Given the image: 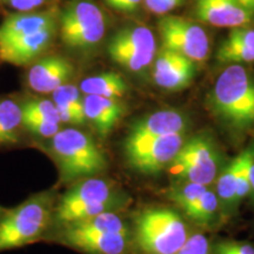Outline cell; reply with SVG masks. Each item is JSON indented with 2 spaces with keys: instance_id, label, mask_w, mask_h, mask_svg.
Returning <instances> with one entry per match:
<instances>
[{
  "instance_id": "cell-34",
  "label": "cell",
  "mask_w": 254,
  "mask_h": 254,
  "mask_svg": "<svg viewBox=\"0 0 254 254\" xmlns=\"http://www.w3.org/2000/svg\"><path fill=\"white\" fill-rule=\"evenodd\" d=\"M5 1L11 7L18 9V11L27 12L39 7L44 2H46L47 0H5Z\"/></svg>"
},
{
  "instance_id": "cell-25",
  "label": "cell",
  "mask_w": 254,
  "mask_h": 254,
  "mask_svg": "<svg viewBox=\"0 0 254 254\" xmlns=\"http://www.w3.org/2000/svg\"><path fill=\"white\" fill-rule=\"evenodd\" d=\"M239 158V167L237 173V193L236 205L251 193V168L254 163V146L246 148L238 155Z\"/></svg>"
},
{
  "instance_id": "cell-13",
  "label": "cell",
  "mask_w": 254,
  "mask_h": 254,
  "mask_svg": "<svg viewBox=\"0 0 254 254\" xmlns=\"http://www.w3.org/2000/svg\"><path fill=\"white\" fill-rule=\"evenodd\" d=\"M196 18L217 27L236 28L249 25L253 13L238 0H195Z\"/></svg>"
},
{
  "instance_id": "cell-7",
  "label": "cell",
  "mask_w": 254,
  "mask_h": 254,
  "mask_svg": "<svg viewBox=\"0 0 254 254\" xmlns=\"http://www.w3.org/2000/svg\"><path fill=\"white\" fill-rule=\"evenodd\" d=\"M106 32L101 9L87 0L72 2L60 17V37L72 49H88L97 45Z\"/></svg>"
},
{
  "instance_id": "cell-8",
  "label": "cell",
  "mask_w": 254,
  "mask_h": 254,
  "mask_svg": "<svg viewBox=\"0 0 254 254\" xmlns=\"http://www.w3.org/2000/svg\"><path fill=\"white\" fill-rule=\"evenodd\" d=\"M107 51L111 59L131 72H142L155 58L157 44L150 28L138 25L117 32Z\"/></svg>"
},
{
  "instance_id": "cell-21",
  "label": "cell",
  "mask_w": 254,
  "mask_h": 254,
  "mask_svg": "<svg viewBox=\"0 0 254 254\" xmlns=\"http://www.w3.org/2000/svg\"><path fill=\"white\" fill-rule=\"evenodd\" d=\"M23 126V109L13 100H0V145H13L19 140Z\"/></svg>"
},
{
  "instance_id": "cell-10",
  "label": "cell",
  "mask_w": 254,
  "mask_h": 254,
  "mask_svg": "<svg viewBox=\"0 0 254 254\" xmlns=\"http://www.w3.org/2000/svg\"><path fill=\"white\" fill-rule=\"evenodd\" d=\"M187 126L189 120L180 111H157L132 124L124 142V148L125 152H128L163 135L186 133Z\"/></svg>"
},
{
  "instance_id": "cell-24",
  "label": "cell",
  "mask_w": 254,
  "mask_h": 254,
  "mask_svg": "<svg viewBox=\"0 0 254 254\" xmlns=\"http://www.w3.org/2000/svg\"><path fill=\"white\" fill-rule=\"evenodd\" d=\"M219 205L218 195L213 190H206L198 200H195L185 211L186 215L199 225H209L217 214Z\"/></svg>"
},
{
  "instance_id": "cell-27",
  "label": "cell",
  "mask_w": 254,
  "mask_h": 254,
  "mask_svg": "<svg viewBox=\"0 0 254 254\" xmlns=\"http://www.w3.org/2000/svg\"><path fill=\"white\" fill-rule=\"evenodd\" d=\"M21 109H23V118L46 120L55 124L62 123L58 109L53 101L28 100L21 106Z\"/></svg>"
},
{
  "instance_id": "cell-16",
  "label": "cell",
  "mask_w": 254,
  "mask_h": 254,
  "mask_svg": "<svg viewBox=\"0 0 254 254\" xmlns=\"http://www.w3.org/2000/svg\"><path fill=\"white\" fill-rule=\"evenodd\" d=\"M74 67L67 59L51 56L34 64L28 72V85L39 93H52L71 79Z\"/></svg>"
},
{
  "instance_id": "cell-17",
  "label": "cell",
  "mask_w": 254,
  "mask_h": 254,
  "mask_svg": "<svg viewBox=\"0 0 254 254\" xmlns=\"http://www.w3.org/2000/svg\"><path fill=\"white\" fill-rule=\"evenodd\" d=\"M84 111L88 123L101 136H106L125 113V106L118 99L87 94L84 97Z\"/></svg>"
},
{
  "instance_id": "cell-1",
  "label": "cell",
  "mask_w": 254,
  "mask_h": 254,
  "mask_svg": "<svg viewBox=\"0 0 254 254\" xmlns=\"http://www.w3.org/2000/svg\"><path fill=\"white\" fill-rule=\"evenodd\" d=\"M209 109L234 131L254 128V77L240 64L222 71L208 97Z\"/></svg>"
},
{
  "instance_id": "cell-29",
  "label": "cell",
  "mask_w": 254,
  "mask_h": 254,
  "mask_svg": "<svg viewBox=\"0 0 254 254\" xmlns=\"http://www.w3.org/2000/svg\"><path fill=\"white\" fill-rule=\"evenodd\" d=\"M23 126L33 134L44 136V138H52L60 131V124H55L46 120L23 118Z\"/></svg>"
},
{
  "instance_id": "cell-36",
  "label": "cell",
  "mask_w": 254,
  "mask_h": 254,
  "mask_svg": "<svg viewBox=\"0 0 254 254\" xmlns=\"http://www.w3.org/2000/svg\"><path fill=\"white\" fill-rule=\"evenodd\" d=\"M251 187H252L251 192L254 194V163L252 165V168H251Z\"/></svg>"
},
{
  "instance_id": "cell-4",
  "label": "cell",
  "mask_w": 254,
  "mask_h": 254,
  "mask_svg": "<svg viewBox=\"0 0 254 254\" xmlns=\"http://www.w3.org/2000/svg\"><path fill=\"white\" fill-rule=\"evenodd\" d=\"M187 239L185 222L170 208L145 209L135 219L136 245L145 254H176Z\"/></svg>"
},
{
  "instance_id": "cell-18",
  "label": "cell",
  "mask_w": 254,
  "mask_h": 254,
  "mask_svg": "<svg viewBox=\"0 0 254 254\" xmlns=\"http://www.w3.org/2000/svg\"><path fill=\"white\" fill-rule=\"evenodd\" d=\"M56 19V13L53 11L8 15L0 24V46L26 37L43 28L57 25Z\"/></svg>"
},
{
  "instance_id": "cell-15",
  "label": "cell",
  "mask_w": 254,
  "mask_h": 254,
  "mask_svg": "<svg viewBox=\"0 0 254 254\" xmlns=\"http://www.w3.org/2000/svg\"><path fill=\"white\" fill-rule=\"evenodd\" d=\"M57 25L28 34L0 46V62L12 65H26L49 49L56 36Z\"/></svg>"
},
{
  "instance_id": "cell-5",
  "label": "cell",
  "mask_w": 254,
  "mask_h": 254,
  "mask_svg": "<svg viewBox=\"0 0 254 254\" xmlns=\"http://www.w3.org/2000/svg\"><path fill=\"white\" fill-rule=\"evenodd\" d=\"M50 220L47 196L27 200L0 219V251L21 247L36 240Z\"/></svg>"
},
{
  "instance_id": "cell-31",
  "label": "cell",
  "mask_w": 254,
  "mask_h": 254,
  "mask_svg": "<svg viewBox=\"0 0 254 254\" xmlns=\"http://www.w3.org/2000/svg\"><path fill=\"white\" fill-rule=\"evenodd\" d=\"M215 254H254V247L246 243L225 241L214 247Z\"/></svg>"
},
{
  "instance_id": "cell-33",
  "label": "cell",
  "mask_w": 254,
  "mask_h": 254,
  "mask_svg": "<svg viewBox=\"0 0 254 254\" xmlns=\"http://www.w3.org/2000/svg\"><path fill=\"white\" fill-rule=\"evenodd\" d=\"M144 0H105L110 7L122 12H134Z\"/></svg>"
},
{
  "instance_id": "cell-22",
  "label": "cell",
  "mask_w": 254,
  "mask_h": 254,
  "mask_svg": "<svg viewBox=\"0 0 254 254\" xmlns=\"http://www.w3.org/2000/svg\"><path fill=\"white\" fill-rule=\"evenodd\" d=\"M68 227L82 232H104V233L129 234L126 222L113 212H105L85 220L68 224Z\"/></svg>"
},
{
  "instance_id": "cell-9",
  "label": "cell",
  "mask_w": 254,
  "mask_h": 254,
  "mask_svg": "<svg viewBox=\"0 0 254 254\" xmlns=\"http://www.w3.org/2000/svg\"><path fill=\"white\" fill-rule=\"evenodd\" d=\"M164 49L174 51L194 63H202L209 53V38L204 28L186 19L168 15L159 21Z\"/></svg>"
},
{
  "instance_id": "cell-35",
  "label": "cell",
  "mask_w": 254,
  "mask_h": 254,
  "mask_svg": "<svg viewBox=\"0 0 254 254\" xmlns=\"http://www.w3.org/2000/svg\"><path fill=\"white\" fill-rule=\"evenodd\" d=\"M241 5L245 6L250 12H252L254 15V0H238Z\"/></svg>"
},
{
  "instance_id": "cell-3",
  "label": "cell",
  "mask_w": 254,
  "mask_h": 254,
  "mask_svg": "<svg viewBox=\"0 0 254 254\" xmlns=\"http://www.w3.org/2000/svg\"><path fill=\"white\" fill-rule=\"evenodd\" d=\"M112 184L99 178H86L71 187L57 206V220L73 224L95 215L113 212L123 204Z\"/></svg>"
},
{
  "instance_id": "cell-28",
  "label": "cell",
  "mask_w": 254,
  "mask_h": 254,
  "mask_svg": "<svg viewBox=\"0 0 254 254\" xmlns=\"http://www.w3.org/2000/svg\"><path fill=\"white\" fill-rule=\"evenodd\" d=\"M80 90L73 85L65 84L56 91L52 92L53 103L56 106L67 107V109H73L77 111H84V98H81Z\"/></svg>"
},
{
  "instance_id": "cell-19",
  "label": "cell",
  "mask_w": 254,
  "mask_h": 254,
  "mask_svg": "<svg viewBox=\"0 0 254 254\" xmlns=\"http://www.w3.org/2000/svg\"><path fill=\"white\" fill-rule=\"evenodd\" d=\"M217 59L224 64L254 63V28H233L219 47Z\"/></svg>"
},
{
  "instance_id": "cell-37",
  "label": "cell",
  "mask_w": 254,
  "mask_h": 254,
  "mask_svg": "<svg viewBox=\"0 0 254 254\" xmlns=\"http://www.w3.org/2000/svg\"><path fill=\"white\" fill-rule=\"evenodd\" d=\"M4 215H5V208L0 206V219L4 217Z\"/></svg>"
},
{
  "instance_id": "cell-26",
  "label": "cell",
  "mask_w": 254,
  "mask_h": 254,
  "mask_svg": "<svg viewBox=\"0 0 254 254\" xmlns=\"http://www.w3.org/2000/svg\"><path fill=\"white\" fill-rule=\"evenodd\" d=\"M206 190H207V186L201 185V184L180 182L170 190V198L183 211H185L187 207H190L195 200H198L202 195V193Z\"/></svg>"
},
{
  "instance_id": "cell-6",
  "label": "cell",
  "mask_w": 254,
  "mask_h": 254,
  "mask_svg": "<svg viewBox=\"0 0 254 254\" xmlns=\"http://www.w3.org/2000/svg\"><path fill=\"white\" fill-rule=\"evenodd\" d=\"M219 163V153L211 136L198 134L184 142L168 168L182 182L208 186L218 176Z\"/></svg>"
},
{
  "instance_id": "cell-12",
  "label": "cell",
  "mask_w": 254,
  "mask_h": 254,
  "mask_svg": "<svg viewBox=\"0 0 254 254\" xmlns=\"http://www.w3.org/2000/svg\"><path fill=\"white\" fill-rule=\"evenodd\" d=\"M154 59V82L164 90H184L194 79L195 63L180 53L163 47Z\"/></svg>"
},
{
  "instance_id": "cell-20",
  "label": "cell",
  "mask_w": 254,
  "mask_h": 254,
  "mask_svg": "<svg viewBox=\"0 0 254 254\" xmlns=\"http://www.w3.org/2000/svg\"><path fill=\"white\" fill-rule=\"evenodd\" d=\"M127 84L122 75L116 72H105L92 75L80 82V90L84 94L119 99L127 92Z\"/></svg>"
},
{
  "instance_id": "cell-23",
  "label": "cell",
  "mask_w": 254,
  "mask_h": 254,
  "mask_svg": "<svg viewBox=\"0 0 254 254\" xmlns=\"http://www.w3.org/2000/svg\"><path fill=\"white\" fill-rule=\"evenodd\" d=\"M239 167V158H234L218 176L217 194L224 209L236 208L237 173Z\"/></svg>"
},
{
  "instance_id": "cell-2",
  "label": "cell",
  "mask_w": 254,
  "mask_h": 254,
  "mask_svg": "<svg viewBox=\"0 0 254 254\" xmlns=\"http://www.w3.org/2000/svg\"><path fill=\"white\" fill-rule=\"evenodd\" d=\"M50 148L65 182L94 177L107 167L106 157L99 146L77 128L59 131L51 138Z\"/></svg>"
},
{
  "instance_id": "cell-11",
  "label": "cell",
  "mask_w": 254,
  "mask_h": 254,
  "mask_svg": "<svg viewBox=\"0 0 254 254\" xmlns=\"http://www.w3.org/2000/svg\"><path fill=\"white\" fill-rule=\"evenodd\" d=\"M185 141V133L167 134L125 154L128 164L139 173L155 174L170 167Z\"/></svg>"
},
{
  "instance_id": "cell-32",
  "label": "cell",
  "mask_w": 254,
  "mask_h": 254,
  "mask_svg": "<svg viewBox=\"0 0 254 254\" xmlns=\"http://www.w3.org/2000/svg\"><path fill=\"white\" fill-rule=\"evenodd\" d=\"M148 11L155 14H166L183 2V0H144Z\"/></svg>"
},
{
  "instance_id": "cell-30",
  "label": "cell",
  "mask_w": 254,
  "mask_h": 254,
  "mask_svg": "<svg viewBox=\"0 0 254 254\" xmlns=\"http://www.w3.org/2000/svg\"><path fill=\"white\" fill-rule=\"evenodd\" d=\"M176 254H211V246L207 237L195 233L189 237L186 243Z\"/></svg>"
},
{
  "instance_id": "cell-14",
  "label": "cell",
  "mask_w": 254,
  "mask_h": 254,
  "mask_svg": "<svg viewBox=\"0 0 254 254\" xmlns=\"http://www.w3.org/2000/svg\"><path fill=\"white\" fill-rule=\"evenodd\" d=\"M64 240L72 247L90 254H124L128 247L129 234L82 232L66 227Z\"/></svg>"
}]
</instances>
